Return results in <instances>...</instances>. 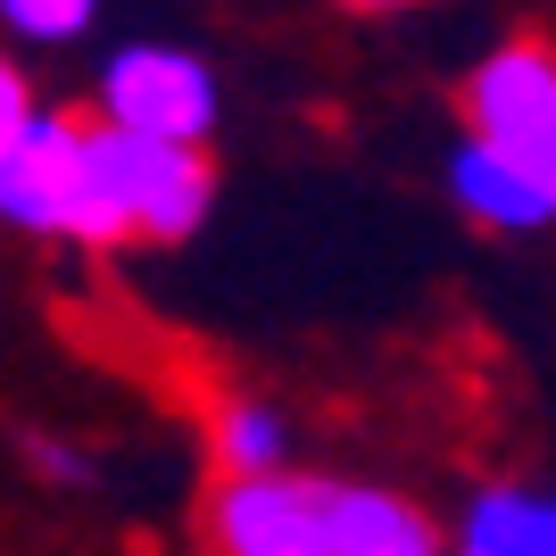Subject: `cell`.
<instances>
[{
    "mask_svg": "<svg viewBox=\"0 0 556 556\" xmlns=\"http://www.w3.org/2000/svg\"><path fill=\"white\" fill-rule=\"evenodd\" d=\"M216 556H441L432 523L391 490L225 473L208 498Z\"/></svg>",
    "mask_w": 556,
    "mask_h": 556,
    "instance_id": "6da1fadb",
    "label": "cell"
},
{
    "mask_svg": "<svg viewBox=\"0 0 556 556\" xmlns=\"http://www.w3.org/2000/svg\"><path fill=\"white\" fill-rule=\"evenodd\" d=\"M208 159L191 141H166V134H134V125H100L92 134V208H100V241L116 232H191L208 216Z\"/></svg>",
    "mask_w": 556,
    "mask_h": 556,
    "instance_id": "7a4b0ae2",
    "label": "cell"
},
{
    "mask_svg": "<svg viewBox=\"0 0 556 556\" xmlns=\"http://www.w3.org/2000/svg\"><path fill=\"white\" fill-rule=\"evenodd\" d=\"M0 216L34 232H75L100 241V208H92V134L75 116H34L17 134V150L0 159Z\"/></svg>",
    "mask_w": 556,
    "mask_h": 556,
    "instance_id": "3957f363",
    "label": "cell"
},
{
    "mask_svg": "<svg viewBox=\"0 0 556 556\" xmlns=\"http://www.w3.org/2000/svg\"><path fill=\"white\" fill-rule=\"evenodd\" d=\"M465 116H473V141H498L515 159L556 166V50L507 42L490 67H473Z\"/></svg>",
    "mask_w": 556,
    "mask_h": 556,
    "instance_id": "277c9868",
    "label": "cell"
},
{
    "mask_svg": "<svg viewBox=\"0 0 556 556\" xmlns=\"http://www.w3.org/2000/svg\"><path fill=\"white\" fill-rule=\"evenodd\" d=\"M100 109H109V125H134V134L200 141L216 116V84L184 50H116L100 75Z\"/></svg>",
    "mask_w": 556,
    "mask_h": 556,
    "instance_id": "5b68a950",
    "label": "cell"
},
{
    "mask_svg": "<svg viewBox=\"0 0 556 556\" xmlns=\"http://www.w3.org/2000/svg\"><path fill=\"white\" fill-rule=\"evenodd\" d=\"M457 200L482 225H548L556 216V166L540 159H515V150H498V141H473L457 159Z\"/></svg>",
    "mask_w": 556,
    "mask_h": 556,
    "instance_id": "8992f818",
    "label": "cell"
},
{
    "mask_svg": "<svg viewBox=\"0 0 556 556\" xmlns=\"http://www.w3.org/2000/svg\"><path fill=\"white\" fill-rule=\"evenodd\" d=\"M465 540H473V556H556V507H540L523 490H490Z\"/></svg>",
    "mask_w": 556,
    "mask_h": 556,
    "instance_id": "52a82bcc",
    "label": "cell"
},
{
    "mask_svg": "<svg viewBox=\"0 0 556 556\" xmlns=\"http://www.w3.org/2000/svg\"><path fill=\"white\" fill-rule=\"evenodd\" d=\"M216 465H225V473H275V424L257 416V407H216Z\"/></svg>",
    "mask_w": 556,
    "mask_h": 556,
    "instance_id": "ba28073f",
    "label": "cell"
},
{
    "mask_svg": "<svg viewBox=\"0 0 556 556\" xmlns=\"http://www.w3.org/2000/svg\"><path fill=\"white\" fill-rule=\"evenodd\" d=\"M92 9H100V0H0V17L17 25V34H34V42H67V34H84Z\"/></svg>",
    "mask_w": 556,
    "mask_h": 556,
    "instance_id": "9c48e42d",
    "label": "cell"
},
{
    "mask_svg": "<svg viewBox=\"0 0 556 556\" xmlns=\"http://www.w3.org/2000/svg\"><path fill=\"white\" fill-rule=\"evenodd\" d=\"M25 125H34V100H25V75L9 67V59H0V159L17 150V134H25Z\"/></svg>",
    "mask_w": 556,
    "mask_h": 556,
    "instance_id": "30bf717a",
    "label": "cell"
},
{
    "mask_svg": "<svg viewBox=\"0 0 556 556\" xmlns=\"http://www.w3.org/2000/svg\"><path fill=\"white\" fill-rule=\"evenodd\" d=\"M341 9H407V0H341Z\"/></svg>",
    "mask_w": 556,
    "mask_h": 556,
    "instance_id": "8fae6325",
    "label": "cell"
}]
</instances>
